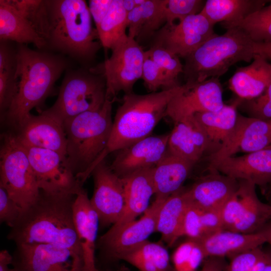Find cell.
Wrapping results in <instances>:
<instances>
[{
	"label": "cell",
	"mask_w": 271,
	"mask_h": 271,
	"mask_svg": "<svg viewBox=\"0 0 271 271\" xmlns=\"http://www.w3.org/2000/svg\"><path fill=\"white\" fill-rule=\"evenodd\" d=\"M77 194L40 190L37 201L22 213L19 220L10 228L7 238L16 245L46 243L57 245L70 250L83 261L74 218L73 206Z\"/></svg>",
	"instance_id": "6da1fadb"
},
{
	"label": "cell",
	"mask_w": 271,
	"mask_h": 271,
	"mask_svg": "<svg viewBox=\"0 0 271 271\" xmlns=\"http://www.w3.org/2000/svg\"><path fill=\"white\" fill-rule=\"evenodd\" d=\"M16 60L18 91L3 119L16 129L33 108L44 102L67 66L61 57L34 51L25 44H19Z\"/></svg>",
	"instance_id": "7a4b0ae2"
},
{
	"label": "cell",
	"mask_w": 271,
	"mask_h": 271,
	"mask_svg": "<svg viewBox=\"0 0 271 271\" xmlns=\"http://www.w3.org/2000/svg\"><path fill=\"white\" fill-rule=\"evenodd\" d=\"M183 86L184 84L146 94H124L116 110L107 147L95 164L104 160L108 154L150 136L165 116L169 103Z\"/></svg>",
	"instance_id": "3957f363"
},
{
	"label": "cell",
	"mask_w": 271,
	"mask_h": 271,
	"mask_svg": "<svg viewBox=\"0 0 271 271\" xmlns=\"http://www.w3.org/2000/svg\"><path fill=\"white\" fill-rule=\"evenodd\" d=\"M115 100L106 97L101 107L63 122L67 139V164L82 184L91 175L94 164L108 144L113 124L112 107Z\"/></svg>",
	"instance_id": "277c9868"
},
{
	"label": "cell",
	"mask_w": 271,
	"mask_h": 271,
	"mask_svg": "<svg viewBox=\"0 0 271 271\" xmlns=\"http://www.w3.org/2000/svg\"><path fill=\"white\" fill-rule=\"evenodd\" d=\"M47 45L83 61H90L102 46L84 0L47 1Z\"/></svg>",
	"instance_id": "5b68a950"
},
{
	"label": "cell",
	"mask_w": 271,
	"mask_h": 271,
	"mask_svg": "<svg viewBox=\"0 0 271 271\" xmlns=\"http://www.w3.org/2000/svg\"><path fill=\"white\" fill-rule=\"evenodd\" d=\"M255 54L253 42L237 27L217 34L184 58L183 74L186 82L204 81L219 78L234 64L250 62Z\"/></svg>",
	"instance_id": "8992f818"
},
{
	"label": "cell",
	"mask_w": 271,
	"mask_h": 271,
	"mask_svg": "<svg viewBox=\"0 0 271 271\" xmlns=\"http://www.w3.org/2000/svg\"><path fill=\"white\" fill-rule=\"evenodd\" d=\"M1 139L0 186L23 212L37 201L40 190L27 151L15 133L4 132Z\"/></svg>",
	"instance_id": "52a82bcc"
},
{
	"label": "cell",
	"mask_w": 271,
	"mask_h": 271,
	"mask_svg": "<svg viewBox=\"0 0 271 271\" xmlns=\"http://www.w3.org/2000/svg\"><path fill=\"white\" fill-rule=\"evenodd\" d=\"M105 99L103 76L94 72L72 70L65 75L54 104L45 111L63 123L82 113L101 107Z\"/></svg>",
	"instance_id": "ba28073f"
},
{
	"label": "cell",
	"mask_w": 271,
	"mask_h": 271,
	"mask_svg": "<svg viewBox=\"0 0 271 271\" xmlns=\"http://www.w3.org/2000/svg\"><path fill=\"white\" fill-rule=\"evenodd\" d=\"M111 50V56L96 71L105 79L106 97L115 99L120 91L124 94L132 92L134 84L142 78L145 51L127 35Z\"/></svg>",
	"instance_id": "9c48e42d"
},
{
	"label": "cell",
	"mask_w": 271,
	"mask_h": 271,
	"mask_svg": "<svg viewBox=\"0 0 271 271\" xmlns=\"http://www.w3.org/2000/svg\"><path fill=\"white\" fill-rule=\"evenodd\" d=\"M11 264L15 271H84L83 260L72 251L46 243L16 245Z\"/></svg>",
	"instance_id": "30bf717a"
},
{
	"label": "cell",
	"mask_w": 271,
	"mask_h": 271,
	"mask_svg": "<svg viewBox=\"0 0 271 271\" xmlns=\"http://www.w3.org/2000/svg\"><path fill=\"white\" fill-rule=\"evenodd\" d=\"M224 104L218 78L200 82H186L182 90L169 103L165 116L174 122L185 121L193 118L198 113L219 110Z\"/></svg>",
	"instance_id": "8fae6325"
},
{
	"label": "cell",
	"mask_w": 271,
	"mask_h": 271,
	"mask_svg": "<svg viewBox=\"0 0 271 271\" xmlns=\"http://www.w3.org/2000/svg\"><path fill=\"white\" fill-rule=\"evenodd\" d=\"M24 147L40 190L77 194L83 188L69 168L66 156L50 150Z\"/></svg>",
	"instance_id": "7c38bea8"
},
{
	"label": "cell",
	"mask_w": 271,
	"mask_h": 271,
	"mask_svg": "<svg viewBox=\"0 0 271 271\" xmlns=\"http://www.w3.org/2000/svg\"><path fill=\"white\" fill-rule=\"evenodd\" d=\"M93 192L90 201L97 213L99 227L113 225L120 218L125 204L123 179L118 177L105 159L92 170Z\"/></svg>",
	"instance_id": "4fadbf2b"
},
{
	"label": "cell",
	"mask_w": 271,
	"mask_h": 271,
	"mask_svg": "<svg viewBox=\"0 0 271 271\" xmlns=\"http://www.w3.org/2000/svg\"><path fill=\"white\" fill-rule=\"evenodd\" d=\"M214 26L200 13L188 16L178 23L165 24L157 31L154 44L184 59L215 36Z\"/></svg>",
	"instance_id": "5bb4252c"
},
{
	"label": "cell",
	"mask_w": 271,
	"mask_h": 271,
	"mask_svg": "<svg viewBox=\"0 0 271 271\" xmlns=\"http://www.w3.org/2000/svg\"><path fill=\"white\" fill-rule=\"evenodd\" d=\"M165 200L156 198L139 219L130 222L116 233H105L101 236L97 240L96 249L102 260L114 261L118 255L147 241L156 232L158 215Z\"/></svg>",
	"instance_id": "9a60e30c"
},
{
	"label": "cell",
	"mask_w": 271,
	"mask_h": 271,
	"mask_svg": "<svg viewBox=\"0 0 271 271\" xmlns=\"http://www.w3.org/2000/svg\"><path fill=\"white\" fill-rule=\"evenodd\" d=\"M271 145L269 121L238 113L235 125L219 149L208 156L209 162L260 150Z\"/></svg>",
	"instance_id": "2e32d148"
},
{
	"label": "cell",
	"mask_w": 271,
	"mask_h": 271,
	"mask_svg": "<svg viewBox=\"0 0 271 271\" xmlns=\"http://www.w3.org/2000/svg\"><path fill=\"white\" fill-rule=\"evenodd\" d=\"M169 133L149 136L117 151L110 165L123 179L133 173L156 166L168 150Z\"/></svg>",
	"instance_id": "e0dca14e"
},
{
	"label": "cell",
	"mask_w": 271,
	"mask_h": 271,
	"mask_svg": "<svg viewBox=\"0 0 271 271\" xmlns=\"http://www.w3.org/2000/svg\"><path fill=\"white\" fill-rule=\"evenodd\" d=\"M16 129V137L24 146L50 150L66 156L63 123L45 111L38 115L30 113Z\"/></svg>",
	"instance_id": "ac0fdd59"
},
{
	"label": "cell",
	"mask_w": 271,
	"mask_h": 271,
	"mask_svg": "<svg viewBox=\"0 0 271 271\" xmlns=\"http://www.w3.org/2000/svg\"><path fill=\"white\" fill-rule=\"evenodd\" d=\"M209 163L208 168L238 180L249 181L261 189L271 184V145L243 156Z\"/></svg>",
	"instance_id": "d6986e66"
},
{
	"label": "cell",
	"mask_w": 271,
	"mask_h": 271,
	"mask_svg": "<svg viewBox=\"0 0 271 271\" xmlns=\"http://www.w3.org/2000/svg\"><path fill=\"white\" fill-rule=\"evenodd\" d=\"M153 169L139 170L123 178L125 204L123 212L118 221L105 233H116L145 212L149 207L152 196L155 195Z\"/></svg>",
	"instance_id": "ffe728a7"
},
{
	"label": "cell",
	"mask_w": 271,
	"mask_h": 271,
	"mask_svg": "<svg viewBox=\"0 0 271 271\" xmlns=\"http://www.w3.org/2000/svg\"><path fill=\"white\" fill-rule=\"evenodd\" d=\"M200 177L187 193L191 204L202 210L220 209L237 190L239 181L214 169Z\"/></svg>",
	"instance_id": "44dd1931"
},
{
	"label": "cell",
	"mask_w": 271,
	"mask_h": 271,
	"mask_svg": "<svg viewBox=\"0 0 271 271\" xmlns=\"http://www.w3.org/2000/svg\"><path fill=\"white\" fill-rule=\"evenodd\" d=\"M73 211L82 252L84 271H100L97 266L95 256L99 219L83 188L77 194Z\"/></svg>",
	"instance_id": "7402d4cb"
},
{
	"label": "cell",
	"mask_w": 271,
	"mask_h": 271,
	"mask_svg": "<svg viewBox=\"0 0 271 271\" xmlns=\"http://www.w3.org/2000/svg\"><path fill=\"white\" fill-rule=\"evenodd\" d=\"M174 123L168 140L170 154L195 165L209 150L216 151L194 117Z\"/></svg>",
	"instance_id": "603a6c76"
},
{
	"label": "cell",
	"mask_w": 271,
	"mask_h": 271,
	"mask_svg": "<svg viewBox=\"0 0 271 271\" xmlns=\"http://www.w3.org/2000/svg\"><path fill=\"white\" fill-rule=\"evenodd\" d=\"M271 82V63L255 54L248 65L238 68L229 79V88L238 98L251 100L258 97Z\"/></svg>",
	"instance_id": "cb8c5ba5"
},
{
	"label": "cell",
	"mask_w": 271,
	"mask_h": 271,
	"mask_svg": "<svg viewBox=\"0 0 271 271\" xmlns=\"http://www.w3.org/2000/svg\"><path fill=\"white\" fill-rule=\"evenodd\" d=\"M198 241L202 246L206 257H227L230 259L266 243L260 231L245 234L224 229L208 235Z\"/></svg>",
	"instance_id": "d4e9b609"
},
{
	"label": "cell",
	"mask_w": 271,
	"mask_h": 271,
	"mask_svg": "<svg viewBox=\"0 0 271 271\" xmlns=\"http://www.w3.org/2000/svg\"><path fill=\"white\" fill-rule=\"evenodd\" d=\"M238 181V189L242 197L243 209L231 231L245 234L258 232L271 220V204L259 200L254 184L245 180Z\"/></svg>",
	"instance_id": "484cf974"
},
{
	"label": "cell",
	"mask_w": 271,
	"mask_h": 271,
	"mask_svg": "<svg viewBox=\"0 0 271 271\" xmlns=\"http://www.w3.org/2000/svg\"><path fill=\"white\" fill-rule=\"evenodd\" d=\"M194 165L168 152L153 169L156 198L166 199L182 188Z\"/></svg>",
	"instance_id": "4316f807"
},
{
	"label": "cell",
	"mask_w": 271,
	"mask_h": 271,
	"mask_svg": "<svg viewBox=\"0 0 271 271\" xmlns=\"http://www.w3.org/2000/svg\"><path fill=\"white\" fill-rule=\"evenodd\" d=\"M0 39L19 44L32 43L39 49L47 46L45 39L9 0L0 1Z\"/></svg>",
	"instance_id": "83f0119b"
},
{
	"label": "cell",
	"mask_w": 271,
	"mask_h": 271,
	"mask_svg": "<svg viewBox=\"0 0 271 271\" xmlns=\"http://www.w3.org/2000/svg\"><path fill=\"white\" fill-rule=\"evenodd\" d=\"M190 204L187 189L182 187L168 197L160 209L156 232L161 234L163 241L170 246L182 236L183 221Z\"/></svg>",
	"instance_id": "f1b7e54d"
},
{
	"label": "cell",
	"mask_w": 271,
	"mask_h": 271,
	"mask_svg": "<svg viewBox=\"0 0 271 271\" xmlns=\"http://www.w3.org/2000/svg\"><path fill=\"white\" fill-rule=\"evenodd\" d=\"M242 99L238 98L219 110L198 113L194 118L217 151L233 129L237 119V108ZM215 151V152H216Z\"/></svg>",
	"instance_id": "f546056e"
},
{
	"label": "cell",
	"mask_w": 271,
	"mask_h": 271,
	"mask_svg": "<svg viewBox=\"0 0 271 271\" xmlns=\"http://www.w3.org/2000/svg\"><path fill=\"white\" fill-rule=\"evenodd\" d=\"M265 0H207L200 12L213 26L241 21L265 6Z\"/></svg>",
	"instance_id": "4dcf8cb0"
},
{
	"label": "cell",
	"mask_w": 271,
	"mask_h": 271,
	"mask_svg": "<svg viewBox=\"0 0 271 271\" xmlns=\"http://www.w3.org/2000/svg\"><path fill=\"white\" fill-rule=\"evenodd\" d=\"M117 260H124L139 271H175L167 249L148 240L118 255Z\"/></svg>",
	"instance_id": "1f68e13d"
},
{
	"label": "cell",
	"mask_w": 271,
	"mask_h": 271,
	"mask_svg": "<svg viewBox=\"0 0 271 271\" xmlns=\"http://www.w3.org/2000/svg\"><path fill=\"white\" fill-rule=\"evenodd\" d=\"M127 14L122 0H112L107 15L96 29L101 44L105 49H111L127 35Z\"/></svg>",
	"instance_id": "d6a6232c"
},
{
	"label": "cell",
	"mask_w": 271,
	"mask_h": 271,
	"mask_svg": "<svg viewBox=\"0 0 271 271\" xmlns=\"http://www.w3.org/2000/svg\"><path fill=\"white\" fill-rule=\"evenodd\" d=\"M225 29L237 27L256 43H271V1L269 5L255 11L244 19L233 23H221Z\"/></svg>",
	"instance_id": "836d02e7"
},
{
	"label": "cell",
	"mask_w": 271,
	"mask_h": 271,
	"mask_svg": "<svg viewBox=\"0 0 271 271\" xmlns=\"http://www.w3.org/2000/svg\"><path fill=\"white\" fill-rule=\"evenodd\" d=\"M17 60L15 56L6 55L0 59V112L4 119L16 98L18 88L15 78Z\"/></svg>",
	"instance_id": "e575fe53"
},
{
	"label": "cell",
	"mask_w": 271,
	"mask_h": 271,
	"mask_svg": "<svg viewBox=\"0 0 271 271\" xmlns=\"http://www.w3.org/2000/svg\"><path fill=\"white\" fill-rule=\"evenodd\" d=\"M206 258L200 243L188 239L176 248L172 262L175 271H196Z\"/></svg>",
	"instance_id": "d590c367"
},
{
	"label": "cell",
	"mask_w": 271,
	"mask_h": 271,
	"mask_svg": "<svg viewBox=\"0 0 271 271\" xmlns=\"http://www.w3.org/2000/svg\"><path fill=\"white\" fill-rule=\"evenodd\" d=\"M147 52L173 87L181 85L178 82V76L183 73L184 65L178 56L172 54L161 46L154 43Z\"/></svg>",
	"instance_id": "8d00e7d4"
},
{
	"label": "cell",
	"mask_w": 271,
	"mask_h": 271,
	"mask_svg": "<svg viewBox=\"0 0 271 271\" xmlns=\"http://www.w3.org/2000/svg\"><path fill=\"white\" fill-rule=\"evenodd\" d=\"M167 0H145L140 6L143 27L137 38L143 39L154 34L166 22V6Z\"/></svg>",
	"instance_id": "74e56055"
},
{
	"label": "cell",
	"mask_w": 271,
	"mask_h": 271,
	"mask_svg": "<svg viewBox=\"0 0 271 271\" xmlns=\"http://www.w3.org/2000/svg\"><path fill=\"white\" fill-rule=\"evenodd\" d=\"M205 2L203 0H167L166 24L172 25L176 20L181 21L189 16L200 13Z\"/></svg>",
	"instance_id": "f35d334b"
},
{
	"label": "cell",
	"mask_w": 271,
	"mask_h": 271,
	"mask_svg": "<svg viewBox=\"0 0 271 271\" xmlns=\"http://www.w3.org/2000/svg\"><path fill=\"white\" fill-rule=\"evenodd\" d=\"M142 78L146 87L152 92H157L159 88L166 90L174 88L159 67L150 57L147 51L145 52Z\"/></svg>",
	"instance_id": "ab89813d"
},
{
	"label": "cell",
	"mask_w": 271,
	"mask_h": 271,
	"mask_svg": "<svg viewBox=\"0 0 271 271\" xmlns=\"http://www.w3.org/2000/svg\"><path fill=\"white\" fill-rule=\"evenodd\" d=\"M238 106H241L250 117L270 120L271 82L261 95L251 100H242Z\"/></svg>",
	"instance_id": "60d3db41"
},
{
	"label": "cell",
	"mask_w": 271,
	"mask_h": 271,
	"mask_svg": "<svg viewBox=\"0 0 271 271\" xmlns=\"http://www.w3.org/2000/svg\"><path fill=\"white\" fill-rule=\"evenodd\" d=\"M182 236L196 241L205 237L201 220V210L191 203L185 212L182 228Z\"/></svg>",
	"instance_id": "b9f144b4"
},
{
	"label": "cell",
	"mask_w": 271,
	"mask_h": 271,
	"mask_svg": "<svg viewBox=\"0 0 271 271\" xmlns=\"http://www.w3.org/2000/svg\"><path fill=\"white\" fill-rule=\"evenodd\" d=\"M242 209V197L237 189L221 208V215L224 230H232L239 218Z\"/></svg>",
	"instance_id": "7bdbcfd3"
},
{
	"label": "cell",
	"mask_w": 271,
	"mask_h": 271,
	"mask_svg": "<svg viewBox=\"0 0 271 271\" xmlns=\"http://www.w3.org/2000/svg\"><path fill=\"white\" fill-rule=\"evenodd\" d=\"M22 210L17 203L0 186V221L12 227L20 218Z\"/></svg>",
	"instance_id": "ee69618b"
},
{
	"label": "cell",
	"mask_w": 271,
	"mask_h": 271,
	"mask_svg": "<svg viewBox=\"0 0 271 271\" xmlns=\"http://www.w3.org/2000/svg\"><path fill=\"white\" fill-rule=\"evenodd\" d=\"M264 252L260 246L240 253L230 259L224 271H249Z\"/></svg>",
	"instance_id": "f6af8a7d"
},
{
	"label": "cell",
	"mask_w": 271,
	"mask_h": 271,
	"mask_svg": "<svg viewBox=\"0 0 271 271\" xmlns=\"http://www.w3.org/2000/svg\"><path fill=\"white\" fill-rule=\"evenodd\" d=\"M201 220L205 237L224 230L221 215V209L208 210H201Z\"/></svg>",
	"instance_id": "bcb514c9"
},
{
	"label": "cell",
	"mask_w": 271,
	"mask_h": 271,
	"mask_svg": "<svg viewBox=\"0 0 271 271\" xmlns=\"http://www.w3.org/2000/svg\"><path fill=\"white\" fill-rule=\"evenodd\" d=\"M112 0H90L88 2V8L94 22L96 29L100 24L107 15Z\"/></svg>",
	"instance_id": "7dc6e473"
},
{
	"label": "cell",
	"mask_w": 271,
	"mask_h": 271,
	"mask_svg": "<svg viewBox=\"0 0 271 271\" xmlns=\"http://www.w3.org/2000/svg\"><path fill=\"white\" fill-rule=\"evenodd\" d=\"M143 18L140 6L136 7L127 14V36L132 39L138 38L143 27Z\"/></svg>",
	"instance_id": "c3c4849f"
},
{
	"label": "cell",
	"mask_w": 271,
	"mask_h": 271,
	"mask_svg": "<svg viewBox=\"0 0 271 271\" xmlns=\"http://www.w3.org/2000/svg\"><path fill=\"white\" fill-rule=\"evenodd\" d=\"M227 264L225 258L216 256L207 257L203 262L206 271H224Z\"/></svg>",
	"instance_id": "681fc988"
},
{
	"label": "cell",
	"mask_w": 271,
	"mask_h": 271,
	"mask_svg": "<svg viewBox=\"0 0 271 271\" xmlns=\"http://www.w3.org/2000/svg\"><path fill=\"white\" fill-rule=\"evenodd\" d=\"M253 49L255 54L259 55L267 60H271V43H256L253 42Z\"/></svg>",
	"instance_id": "f907efd6"
},
{
	"label": "cell",
	"mask_w": 271,
	"mask_h": 271,
	"mask_svg": "<svg viewBox=\"0 0 271 271\" xmlns=\"http://www.w3.org/2000/svg\"><path fill=\"white\" fill-rule=\"evenodd\" d=\"M12 262V255L6 249L2 250L0 251V271H15L13 267L9 266Z\"/></svg>",
	"instance_id": "816d5d0a"
},
{
	"label": "cell",
	"mask_w": 271,
	"mask_h": 271,
	"mask_svg": "<svg viewBox=\"0 0 271 271\" xmlns=\"http://www.w3.org/2000/svg\"><path fill=\"white\" fill-rule=\"evenodd\" d=\"M263 234L265 241L271 245V220L259 231Z\"/></svg>",
	"instance_id": "f5cc1de1"
},
{
	"label": "cell",
	"mask_w": 271,
	"mask_h": 271,
	"mask_svg": "<svg viewBox=\"0 0 271 271\" xmlns=\"http://www.w3.org/2000/svg\"><path fill=\"white\" fill-rule=\"evenodd\" d=\"M122 5L127 13L137 7L134 0H122Z\"/></svg>",
	"instance_id": "db71d44e"
},
{
	"label": "cell",
	"mask_w": 271,
	"mask_h": 271,
	"mask_svg": "<svg viewBox=\"0 0 271 271\" xmlns=\"http://www.w3.org/2000/svg\"><path fill=\"white\" fill-rule=\"evenodd\" d=\"M261 190L265 198L271 197V184Z\"/></svg>",
	"instance_id": "11a10c76"
},
{
	"label": "cell",
	"mask_w": 271,
	"mask_h": 271,
	"mask_svg": "<svg viewBox=\"0 0 271 271\" xmlns=\"http://www.w3.org/2000/svg\"><path fill=\"white\" fill-rule=\"evenodd\" d=\"M115 271H130L128 268L124 265H121Z\"/></svg>",
	"instance_id": "9f6ffc18"
},
{
	"label": "cell",
	"mask_w": 271,
	"mask_h": 271,
	"mask_svg": "<svg viewBox=\"0 0 271 271\" xmlns=\"http://www.w3.org/2000/svg\"><path fill=\"white\" fill-rule=\"evenodd\" d=\"M263 271H271V260Z\"/></svg>",
	"instance_id": "6f0895ef"
},
{
	"label": "cell",
	"mask_w": 271,
	"mask_h": 271,
	"mask_svg": "<svg viewBox=\"0 0 271 271\" xmlns=\"http://www.w3.org/2000/svg\"><path fill=\"white\" fill-rule=\"evenodd\" d=\"M266 199L267 200V201H268V203H269L270 204H271V197H268V198H266Z\"/></svg>",
	"instance_id": "680465c9"
},
{
	"label": "cell",
	"mask_w": 271,
	"mask_h": 271,
	"mask_svg": "<svg viewBox=\"0 0 271 271\" xmlns=\"http://www.w3.org/2000/svg\"><path fill=\"white\" fill-rule=\"evenodd\" d=\"M200 271H206L205 267L203 265Z\"/></svg>",
	"instance_id": "91938a15"
},
{
	"label": "cell",
	"mask_w": 271,
	"mask_h": 271,
	"mask_svg": "<svg viewBox=\"0 0 271 271\" xmlns=\"http://www.w3.org/2000/svg\"><path fill=\"white\" fill-rule=\"evenodd\" d=\"M269 121L270 124L271 125V119H270V120H269Z\"/></svg>",
	"instance_id": "94428289"
}]
</instances>
